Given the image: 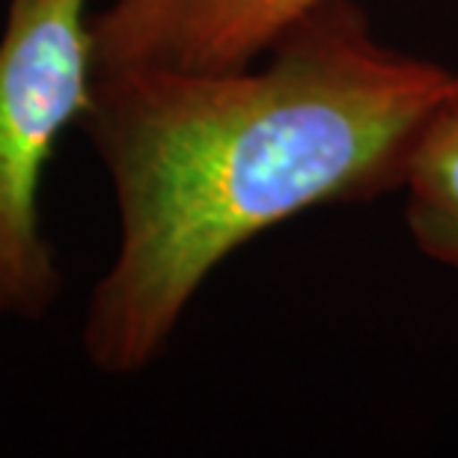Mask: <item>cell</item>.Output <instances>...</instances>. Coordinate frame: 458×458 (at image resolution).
<instances>
[{"label":"cell","instance_id":"6da1fadb","mask_svg":"<svg viewBox=\"0 0 458 458\" xmlns=\"http://www.w3.org/2000/svg\"><path fill=\"white\" fill-rule=\"evenodd\" d=\"M450 75L378 42L352 0L307 15L262 66L93 75L78 125L111 176L119 235L87 304L89 363L146 369L242 244L402 185Z\"/></svg>","mask_w":458,"mask_h":458},{"label":"cell","instance_id":"7a4b0ae2","mask_svg":"<svg viewBox=\"0 0 458 458\" xmlns=\"http://www.w3.org/2000/svg\"><path fill=\"white\" fill-rule=\"evenodd\" d=\"M87 0H9L0 36V316L42 318L60 268L39 188L93 87Z\"/></svg>","mask_w":458,"mask_h":458},{"label":"cell","instance_id":"3957f363","mask_svg":"<svg viewBox=\"0 0 458 458\" xmlns=\"http://www.w3.org/2000/svg\"><path fill=\"white\" fill-rule=\"evenodd\" d=\"M325 4L331 0H111L89 18L93 69H244Z\"/></svg>","mask_w":458,"mask_h":458},{"label":"cell","instance_id":"277c9868","mask_svg":"<svg viewBox=\"0 0 458 458\" xmlns=\"http://www.w3.org/2000/svg\"><path fill=\"white\" fill-rule=\"evenodd\" d=\"M402 185L420 250L458 271V72L417 137Z\"/></svg>","mask_w":458,"mask_h":458}]
</instances>
